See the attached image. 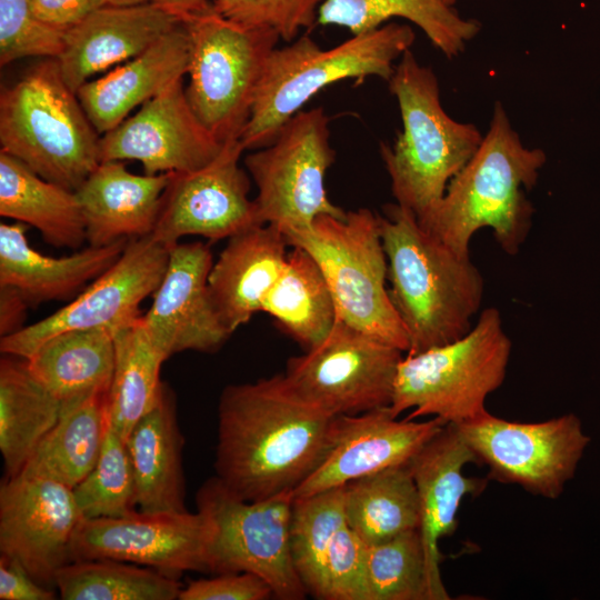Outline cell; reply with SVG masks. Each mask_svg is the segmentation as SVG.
<instances>
[{"label": "cell", "instance_id": "cell-18", "mask_svg": "<svg viewBox=\"0 0 600 600\" xmlns=\"http://www.w3.org/2000/svg\"><path fill=\"white\" fill-rule=\"evenodd\" d=\"M224 143L191 109L183 78L100 138V161L137 160L146 174L183 173L210 163Z\"/></svg>", "mask_w": 600, "mask_h": 600}, {"label": "cell", "instance_id": "cell-14", "mask_svg": "<svg viewBox=\"0 0 600 600\" xmlns=\"http://www.w3.org/2000/svg\"><path fill=\"white\" fill-rule=\"evenodd\" d=\"M169 247L152 236L130 239L117 262L52 314L0 339L2 354L27 359L47 339L68 330L113 332L137 321L140 304L158 288Z\"/></svg>", "mask_w": 600, "mask_h": 600}, {"label": "cell", "instance_id": "cell-19", "mask_svg": "<svg viewBox=\"0 0 600 600\" xmlns=\"http://www.w3.org/2000/svg\"><path fill=\"white\" fill-rule=\"evenodd\" d=\"M212 264L211 250L203 242L169 248L164 274L142 316L148 333L168 357L187 350L213 353L231 336L209 293Z\"/></svg>", "mask_w": 600, "mask_h": 600}, {"label": "cell", "instance_id": "cell-42", "mask_svg": "<svg viewBox=\"0 0 600 600\" xmlns=\"http://www.w3.org/2000/svg\"><path fill=\"white\" fill-rule=\"evenodd\" d=\"M368 544L347 523L334 534L324 564V600H369Z\"/></svg>", "mask_w": 600, "mask_h": 600}, {"label": "cell", "instance_id": "cell-26", "mask_svg": "<svg viewBox=\"0 0 600 600\" xmlns=\"http://www.w3.org/2000/svg\"><path fill=\"white\" fill-rule=\"evenodd\" d=\"M289 242L272 224L234 234L212 264L208 289L223 326L232 334L261 311L262 302L281 274Z\"/></svg>", "mask_w": 600, "mask_h": 600}, {"label": "cell", "instance_id": "cell-25", "mask_svg": "<svg viewBox=\"0 0 600 600\" xmlns=\"http://www.w3.org/2000/svg\"><path fill=\"white\" fill-rule=\"evenodd\" d=\"M172 176L136 174L121 161H101L76 191L89 246L151 236Z\"/></svg>", "mask_w": 600, "mask_h": 600}, {"label": "cell", "instance_id": "cell-36", "mask_svg": "<svg viewBox=\"0 0 600 600\" xmlns=\"http://www.w3.org/2000/svg\"><path fill=\"white\" fill-rule=\"evenodd\" d=\"M54 584L63 600H176L183 587L152 568L110 559L71 561Z\"/></svg>", "mask_w": 600, "mask_h": 600}, {"label": "cell", "instance_id": "cell-22", "mask_svg": "<svg viewBox=\"0 0 600 600\" xmlns=\"http://www.w3.org/2000/svg\"><path fill=\"white\" fill-rule=\"evenodd\" d=\"M181 21L152 2L103 6L64 33L56 60L77 93L92 76L142 53Z\"/></svg>", "mask_w": 600, "mask_h": 600}, {"label": "cell", "instance_id": "cell-23", "mask_svg": "<svg viewBox=\"0 0 600 600\" xmlns=\"http://www.w3.org/2000/svg\"><path fill=\"white\" fill-rule=\"evenodd\" d=\"M29 226L0 223V286L16 289L31 307L50 301H70L88 282L111 268L130 239L103 247L89 246L67 257L54 258L28 242Z\"/></svg>", "mask_w": 600, "mask_h": 600}, {"label": "cell", "instance_id": "cell-44", "mask_svg": "<svg viewBox=\"0 0 600 600\" xmlns=\"http://www.w3.org/2000/svg\"><path fill=\"white\" fill-rule=\"evenodd\" d=\"M34 16L46 24L67 32L97 9L106 0H29Z\"/></svg>", "mask_w": 600, "mask_h": 600}, {"label": "cell", "instance_id": "cell-3", "mask_svg": "<svg viewBox=\"0 0 600 600\" xmlns=\"http://www.w3.org/2000/svg\"><path fill=\"white\" fill-rule=\"evenodd\" d=\"M388 262L390 299L407 330L413 354L467 334L483 297V278L463 257L426 231L398 203L379 216Z\"/></svg>", "mask_w": 600, "mask_h": 600}, {"label": "cell", "instance_id": "cell-7", "mask_svg": "<svg viewBox=\"0 0 600 600\" xmlns=\"http://www.w3.org/2000/svg\"><path fill=\"white\" fill-rule=\"evenodd\" d=\"M511 347L499 310H482L460 339L402 357L390 412L411 410L408 419L432 417L453 426L483 414L488 396L506 379Z\"/></svg>", "mask_w": 600, "mask_h": 600}, {"label": "cell", "instance_id": "cell-49", "mask_svg": "<svg viewBox=\"0 0 600 600\" xmlns=\"http://www.w3.org/2000/svg\"><path fill=\"white\" fill-rule=\"evenodd\" d=\"M449 4L454 6L457 0H446Z\"/></svg>", "mask_w": 600, "mask_h": 600}, {"label": "cell", "instance_id": "cell-1", "mask_svg": "<svg viewBox=\"0 0 600 600\" xmlns=\"http://www.w3.org/2000/svg\"><path fill=\"white\" fill-rule=\"evenodd\" d=\"M336 420L302 400L283 374L227 386L218 403L216 477L246 501L293 492L328 453Z\"/></svg>", "mask_w": 600, "mask_h": 600}, {"label": "cell", "instance_id": "cell-27", "mask_svg": "<svg viewBox=\"0 0 600 600\" xmlns=\"http://www.w3.org/2000/svg\"><path fill=\"white\" fill-rule=\"evenodd\" d=\"M140 512H184L183 437L172 390L162 383L154 406L126 439Z\"/></svg>", "mask_w": 600, "mask_h": 600}, {"label": "cell", "instance_id": "cell-37", "mask_svg": "<svg viewBox=\"0 0 600 600\" xmlns=\"http://www.w3.org/2000/svg\"><path fill=\"white\" fill-rule=\"evenodd\" d=\"M343 486L293 499L291 552L309 596L324 600V564L337 531L346 524Z\"/></svg>", "mask_w": 600, "mask_h": 600}, {"label": "cell", "instance_id": "cell-46", "mask_svg": "<svg viewBox=\"0 0 600 600\" xmlns=\"http://www.w3.org/2000/svg\"><path fill=\"white\" fill-rule=\"evenodd\" d=\"M30 306L13 288L0 286V336L7 337L24 328Z\"/></svg>", "mask_w": 600, "mask_h": 600}, {"label": "cell", "instance_id": "cell-4", "mask_svg": "<svg viewBox=\"0 0 600 600\" xmlns=\"http://www.w3.org/2000/svg\"><path fill=\"white\" fill-rule=\"evenodd\" d=\"M388 84L399 104L402 130L392 146L381 144L380 153L397 203L421 219L476 153L483 134L446 112L437 76L410 49L400 57Z\"/></svg>", "mask_w": 600, "mask_h": 600}, {"label": "cell", "instance_id": "cell-28", "mask_svg": "<svg viewBox=\"0 0 600 600\" xmlns=\"http://www.w3.org/2000/svg\"><path fill=\"white\" fill-rule=\"evenodd\" d=\"M0 216L36 228L56 248L87 241L76 191L50 182L0 150Z\"/></svg>", "mask_w": 600, "mask_h": 600}, {"label": "cell", "instance_id": "cell-34", "mask_svg": "<svg viewBox=\"0 0 600 600\" xmlns=\"http://www.w3.org/2000/svg\"><path fill=\"white\" fill-rule=\"evenodd\" d=\"M343 509L347 524L368 546L419 530V497L409 464L346 483Z\"/></svg>", "mask_w": 600, "mask_h": 600}, {"label": "cell", "instance_id": "cell-9", "mask_svg": "<svg viewBox=\"0 0 600 600\" xmlns=\"http://www.w3.org/2000/svg\"><path fill=\"white\" fill-rule=\"evenodd\" d=\"M182 22L190 40L189 104L219 141L240 139L280 37L269 28L232 22L213 8Z\"/></svg>", "mask_w": 600, "mask_h": 600}, {"label": "cell", "instance_id": "cell-21", "mask_svg": "<svg viewBox=\"0 0 600 600\" xmlns=\"http://www.w3.org/2000/svg\"><path fill=\"white\" fill-rule=\"evenodd\" d=\"M468 463L478 464L453 424H446L409 462L419 497L429 600L450 599L440 572L439 541L456 531L463 498L480 494L489 482L487 477L464 476Z\"/></svg>", "mask_w": 600, "mask_h": 600}, {"label": "cell", "instance_id": "cell-24", "mask_svg": "<svg viewBox=\"0 0 600 600\" xmlns=\"http://www.w3.org/2000/svg\"><path fill=\"white\" fill-rule=\"evenodd\" d=\"M189 59L190 40L181 21L142 53L82 84L77 96L97 132L103 134L133 109L183 78Z\"/></svg>", "mask_w": 600, "mask_h": 600}, {"label": "cell", "instance_id": "cell-20", "mask_svg": "<svg viewBox=\"0 0 600 600\" xmlns=\"http://www.w3.org/2000/svg\"><path fill=\"white\" fill-rule=\"evenodd\" d=\"M446 423L398 420L388 408L339 416L332 443L319 467L292 492L308 497L398 466H406Z\"/></svg>", "mask_w": 600, "mask_h": 600}, {"label": "cell", "instance_id": "cell-17", "mask_svg": "<svg viewBox=\"0 0 600 600\" xmlns=\"http://www.w3.org/2000/svg\"><path fill=\"white\" fill-rule=\"evenodd\" d=\"M82 516L72 488L19 472L0 486V552L18 560L41 584L54 588L57 571L71 562Z\"/></svg>", "mask_w": 600, "mask_h": 600}, {"label": "cell", "instance_id": "cell-33", "mask_svg": "<svg viewBox=\"0 0 600 600\" xmlns=\"http://www.w3.org/2000/svg\"><path fill=\"white\" fill-rule=\"evenodd\" d=\"M261 311L306 351L321 343L337 320L328 281L310 253L299 247L288 252L284 268L266 296Z\"/></svg>", "mask_w": 600, "mask_h": 600}, {"label": "cell", "instance_id": "cell-13", "mask_svg": "<svg viewBox=\"0 0 600 600\" xmlns=\"http://www.w3.org/2000/svg\"><path fill=\"white\" fill-rule=\"evenodd\" d=\"M487 478L518 484L557 499L576 473L590 438L573 413L541 422H517L483 414L456 426Z\"/></svg>", "mask_w": 600, "mask_h": 600}, {"label": "cell", "instance_id": "cell-32", "mask_svg": "<svg viewBox=\"0 0 600 600\" xmlns=\"http://www.w3.org/2000/svg\"><path fill=\"white\" fill-rule=\"evenodd\" d=\"M61 401L28 368L23 358L0 360V451L6 477L18 474L57 423Z\"/></svg>", "mask_w": 600, "mask_h": 600}, {"label": "cell", "instance_id": "cell-48", "mask_svg": "<svg viewBox=\"0 0 600 600\" xmlns=\"http://www.w3.org/2000/svg\"><path fill=\"white\" fill-rule=\"evenodd\" d=\"M151 1L152 0H106V6L126 7V6L143 4Z\"/></svg>", "mask_w": 600, "mask_h": 600}, {"label": "cell", "instance_id": "cell-41", "mask_svg": "<svg viewBox=\"0 0 600 600\" xmlns=\"http://www.w3.org/2000/svg\"><path fill=\"white\" fill-rule=\"evenodd\" d=\"M322 0H212V8L226 19L250 28H269L291 42L300 31L318 23Z\"/></svg>", "mask_w": 600, "mask_h": 600}, {"label": "cell", "instance_id": "cell-45", "mask_svg": "<svg viewBox=\"0 0 600 600\" xmlns=\"http://www.w3.org/2000/svg\"><path fill=\"white\" fill-rule=\"evenodd\" d=\"M57 593L38 582L16 559L0 558L1 600H53Z\"/></svg>", "mask_w": 600, "mask_h": 600}, {"label": "cell", "instance_id": "cell-12", "mask_svg": "<svg viewBox=\"0 0 600 600\" xmlns=\"http://www.w3.org/2000/svg\"><path fill=\"white\" fill-rule=\"evenodd\" d=\"M402 353L337 317L321 343L288 360L283 377L317 409L354 416L390 407Z\"/></svg>", "mask_w": 600, "mask_h": 600}, {"label": "cell", "instance_id": "cell-2", "mask_svg": "<svg viewBox=\"0 0 600 600\" xmlns=\"http://www.w3.org/2000/svg\"><path fill=\"white\" fill-rule=\"evenodd\" d=\"M547 161L540 148L523 144L501 102L494 103L487 133L443 197L420 226L456 253L470 257L473 234L490 228L501 249L519 252L532 226L531 190Z\"/></svg>", "mask_w": 600, "mask_h": 600}, {"label": "cell", "instance_id": "cell-35", "mask_svg": "<svg viewBox=\"0 0 600 600\" xmlns=\"http://www.w3.org/2000/svg\"><path fill=\"white\" fill-rule=\"evenodd\" d=\"M114 369L107 394L110 426L126 440L133 426L157 402L160 369L169 358L148 333L142 316L116 331Z\"/></svg>", "mask_w": 600, "mask_h": 600}, {"label": "cell", "instance_id": "cell-10", "mask_svg": "<svg viewBox=\"0 0 600 600\" xmlns=\"http://www.w3.org/2000/svg\"><path fill=\"white\" fill-rule=\"evenodd\" d=\"M196 501L212 527L208 572L254 573L282 600L308 596L291 552L292 492L246 501L213 477L199 488Z\"/></svg>", "mask_w": 600, "mask_h": 600}, {"label": "cell", "instance_id": "cell-40", "mask_svg": "<svg viewBox=\"0 0 600 600\" xmlns=\"http://www.w3.org/2000/svg\"><path fill=\"white\" fill-rule=\"evenodd\" d=\"M64 44V32L40 19L29 0H0V64L28 57L57 59Z\"/></svg>", "mask_w": 600, "mask_h": 600}, {"label": "cell", "instance_id": "cell-29", "mask_svg": "<svg viewBox=\"0 0 600 600\" xmlns=\"http://www.w3.org/2000/svg\"><path fill=\"white\" fill-rule=\"evenodd\" d=\"M393 18L424 32L448 59L458 57L481 30L478 20L462 17L446 0H322L318 23L347 28L351 34L376 30Z\"/></svg>", "mask_w": 600, "mask_h": 600}, {"label": "cell", "instance_id": "cell-38", "mask_svg": "<svg viewBox=\"0 0 600 600\" xmlns=\"http://www.w3.org/2000/svg\"><path fill=\"white\" fill-rule=\"evenodd\" d=\"M72 491L84 519L120 518L139 511L127 443L111 426L97 463Z\"/></svg>", "mask_w": 600, "mask_h": 600}, {"label": "cell", "instance_id": "cell-8", "mask_svg": "<svg viewBox=\"0 0 600 600\" xmlns=\"http://www.w3.org/2000/svg\"><path fill=\"white\" fill-rule=\"evenodd\" d=\"M284 236L290 247L306 250L321 268L340 320L408 352L407 330L386 287L388 262L379 216L366 208L347 211L343 218L324 214L309 228Z\"/></svg>", "mask_w": 600, "mask_h": 600}, {"label": "cell", "instance_id": "cell-39", "mask_svg": "<svg viewBox=\"0 0 600 600\" xmlns=\"http://www.w3.org/2000/svg\"><path fill=\"white\" fill-rule=\"evenodd\" d=\"M369 600H429L419 530L368 546Z\"/></svg>", "mask_w": 600, "mask_h": 600}, {"label": "cell", "instance_id": "cell-43", "mask_svg": "<svg viewBox=\"0 0 600 600\" xmlns=\"http://www.w3.org/2000/svg\"><path fill=\"white\" fill-rule=\"evenodd\" d=\"M273 597L270 586L251 572L220 573L210 579L190 580L179 600H267Z\"/></svg>", "mask_w": 600, "mask_h": 600}, {"label": "cell", "instance_id": "cell-15", "mask_svg": "<svg viewBox=\"0 0 600 600\" xmlns=\"http://www.w3.org/2000/svg\"><path fill=\"white\" fill-rule=\"evenodd\" d=\"M212 527L197 511L83 519L71 544V561L110 559L179 579L186 571L208 572Z\"/></svg>", "mask_w": 600, "mask_h": 600}, {"label": "cell", "instance_id": "cell-11", "mask_svg": "<svg viewBox=\"0 0 600 600\" xmlns=\"http://www.w3.org/2000/svg\"><path fill=\"white\" fill-rule=\"evenodd\" d=\"M334 157L329 118L320 107L301 110L269 146L247 154L243 163L258 190L260 222L288 234L309 228L320 216L346 217L326 189Z\"/></svg>", "mask_w": 600, "mask_h": 600}, {"label": "cell", "instance_id": "cell-30", "mask_svg": "<svg viewBox=\"0 0 600 600\" xmlns=\"http://www.w3.org/2000/svg\"><path fill=\"white\" fill-rule=\"evenodd\" d=\"M106 328L68 330L43 341L27 364L61 402L108 393L114 369V336Z\"/></svg>", "mask_w": 600, "mask_h": 600}, {"label": "cell", "instance_id": "cell-31", "mask_svg": "<svg viewBox=\"0 0 600 600\" xmlns=\"http://www.w3.org/2000/svg\"><path fill=\"white\" fill-rule=\"evenodd\" d=\"M107 394L92 393L61 402L57 423L21 471L70 488L78 484L92 470L103 447L110 426Z\"/></svg>", "mask_w": 600, "mask_h": 600}, {"label": "cell", "instance_id": "cell-16", "mask_svg": "<svg viewBox=\"0 0 600 600\" xmlns=\"http://www.w3.org/2000/svg\"><path fill=\"white\" fill-rule=\"evenodd\" d=\"M243 151L240 139H232L207 166L173 173L152 238L170 248L186 236L218 241L261 226L249 198L250 178L240 166Z\"/></svg>", "mask_w": 600, "mask_h": 600}, {"label": "cell", "instance_id": "cell-6", "mask_svg": "<svg viewBox=\"0 0 600 600\" xmlns=\"http://www.w3.org/2000/svg\"><path fill=\"white\" fill-rule=\"evenodd\" d=\"M0 144L41 178L72 191L101 162L99 133L56 59L1 91Z\"/></svg>", "mask_w": 600, "mask_h": 600}, {"label": "cell", "instance_id": "cell-5", "mask_svg": "<svg viewBox=\"0 0 600 600\" xmlns=\"http://www.w3.org/2000/svg\"><path fill=\"white\" fill-rule=\"evenodd\" d=\"M414 32L408 24L388 22L330 49L302 34L276 48L264 67L250 118L240 141L244 150L269 146L281 128L323 88L346 79L391 78L396 61L411 48Z\"/></svg>", "mask_w": 600, "mask_h": 600}, {"label": "cell", "instance_id": "cell-47", "mask_svg": "<svg viewBox=\"0 0 600 600\" xmlns=\"http://www.w3.org/2000/svg\"><path fill=\"white\" fill-rule=\"evenodd\" d=\"M151 2L181 20L212 8L209 0H152Z\"/></svg>", "mask_w": 600, "mask_h": 600}]
</instances>
